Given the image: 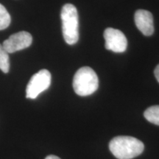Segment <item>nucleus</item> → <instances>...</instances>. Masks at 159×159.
I'll use <instances>...</instances> for the list:
<instances>
[{
	"label": "nucleus",
	"mask_w": 159,
	"mask_h": 159,
	"mask_svg": "<svg viewBox=\"0 0 159 159\" xmlns=\"http://www.w3.org/2000/svg\"><path fill=\"white\" fill-rule=\"evenodd\" d=\"M45 159H61V158H60L59 157L56 156H53V155H51V156L46 157Z\"/></svg>",
	"instance_id": "nucleus-12"
},
{
	"label": "nucleus",
	"mask_w": 159,
	"mask_h": 159,
	"mask_svg": "<svg viewBox=\"0 0 159 159\" xmlns=\"http://www.w3.org/2000/svg\"><path fill=\"white\" fill-rule=\"evenodd\" d=\"M154 74H155V77H156L157 80H158V82L159 83V64L157 66L156 68L155 69Z\"/></svg>",
	"instance_id": "nucleus-11"
},
{
	"label": "nucleus",
	"mask_w": 159,
	"mask_h": 159,
	"mask_svg": "<svg viewBox=\"0 0 159 159\" xmlns=\"http://www.w3.org/2000/svg\"><path fill=\"white\" fill-rule=\"evenodd\" d=\"M109 149L116 158L132 159L142 153L144 145L134 137L119 136L111 141Z\"/></svg>",
	"instance_id": "nucleus-1"
},
{
	"label": "nucleus",
	"mask_w": 159,
	"mask_h": 159,
	"mask_svg": "<svg viewBox=\"0 0 159 159\" xmlns=\"http://www.w3.org/2000/svg\"><path fill=\"white\" fill-rule=\"evenodd\" d=\"M105 48L114 52H124L128 47V41L124 33L119 30L107 28L104 32Z\"/></svg>",
	"instance_id": "nucleus-5"
},
{
	"label": "nucleus",
	"mask_w": 159,
	"mask_h": 159,
	"mask_svg": "<svg viewBox=\"0 0 159 159\" xmlns=\"http://www.w3.org/2000/svg\"><path fill=\"white\" fill-rule=\"evenodd\" d=\"M0 69L5 74L8 73L10 70L9 55L4 49L2 44H0Z\"/></svg>",
	"instance_id": "nucleus-9"
},
{
	"label": "nucleus",
	"mask_w": 159,
	"mask_h": 159,
	"mask_svg": "<svg viewBox=\"0 0 159 159\" xmlns=\"http://www.w3.org/2000/svg\"><path fill=\"white\" fill-rule=\"evenodd\" d=\"M32 42L33 37L30 33L21 31L11 35L8 39L4 41L2 46L9 54L27 48L32 44Z\"/></svg>",
	"instance_id": "nucleus-6"
},
{
	"label": "nucleus",
	"mask_w": 159,
	"mask_h": 159,
	"mask_svg": "<svg viewBox=\"0 0 159 159\" xmlns=\"http://www.w3.org/2000/svg\"><path fill=\"white\" fill-rule=\"evenodd\" d=\"M52 76L50 72L47 69H41L35 74L30 80L26 89V97L34 99L49 89L51 84Z\"/></svg>",
	"instance_id": "nucleus-4"
},
{
	"label": "nucleus",
	"mask_w": 159,
	"mask_h": 159,
	"mask_svg": "<svg viewBox=\"0 0 159 159\" xmlns=\"http://www.w3.org/2000/svg\"><path fill=\"white\" fill-rule=\"evenodd\" d=\"M135 24L143 35L150 36L154 33L153 16L150 11L138 10L134 16Z\"/></svg>",
	"instance_id": "nucleus-7"
},
{
	"label": "nucleus",
	"mask_w": 159,
	"mask_h": 159,
	"mask_svg": "<svg viewBox=\"0 0 159 159\" xmlns=\"http://www.w3.org/2000/svg\"><path fill=\"white\" fill-rule=\"evenodd\" d=\"M63 39L69 45H74L79 39V18L77 8L71 4L63 6L61 13Z\"/></svg>",
	"instance_id": "nucleus-2"
},
{
	"label": "nucleus",
	"mask_w": 159,
	"mask_h": 159,
	"mask_svg": "<svg viewBox=\"0 0 159 159\" xmlns=\"http://www.w3.org/2000/svg\"><path fill=\"white\" fill-rule=\"evenodd\" d=\"M11 22V17L8 11L4 6L0 4V30L9 27Z\"/></svg>",
	"instance_id": "nucleus-10"
},
{
	"label": "nucleus",
	"mask_w": 159,
	"mask_h": 159,
	"mask_svg": "<svg viewBox=\"0 0 159 159\" xmlns=\"http://www.w3.org/2000/svg\"><path fill=\"white\" fill-rule=\"evenodd\" d=\"M99 87L96 72L90 67L79 69L73 78V89L77 95L86 97L94 94Z\"/></svg>",
	"instance_id": "nucleus-3"
},
{
	"label": "nucleus",
	"mask_w": 159,
	"mask_h": 159,
	"mask_svg": "<svg viewBox=\"0 0 159 159\" xmlns=\"http://www.w3.org/2000/svg\"><path fill=\"white\" fill-rule=\"evenodd\" d=\"M145 119L152 124L159 126V105H153L144 111Z\"/></svg>",
	"instance_id": "nucleus-8"
}]
</instances>
